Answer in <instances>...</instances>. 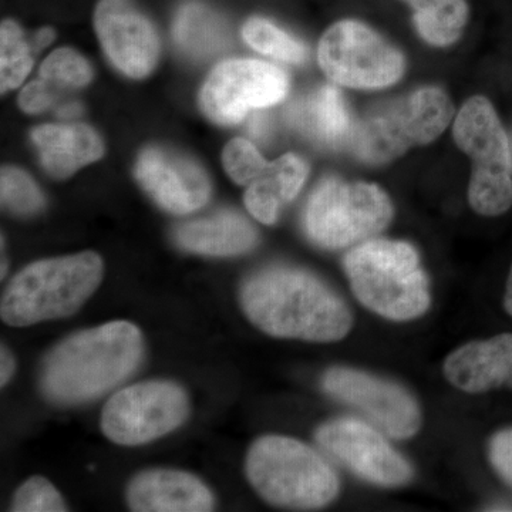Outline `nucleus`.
Instances as JSON below:
<instances>
[{
  "label": "nucleus",
  "instance_id": "f257e3e1",
  "mask_svg": "<svg viewBox=\"0 0 512 512\" xmlns=\"http://www.w3.org/2000/svg\"><path fill=\"white\" fill-rule=\"evenodd\" d=\"M239 302L249 322L272 338L333 343L353 326L352 311L338 293L311 272L289 266L249 276Z\"/></svg>",
  "mask_w": 512,
  "mask_h": 512
},
{
  "label": "nucleus",
  "instance_id": "f03ea898",
  "mask_svg": "<svg viewBox=\"0 0 512 512\" xmlns=\"http://www.w3.org/2000/svg\"><path fill=\"white\" fill-rule=\"evenodd\" d=\"M143 356V333L126 320L74 333L43 363V396L62 406L90 402L133 375Z\"/></svg>",
  "mask_w": 512,
  "mask_h": 512
},
{
  "label": "nucleus",
  "instance_id": "7ed1b4c3",
  "mask_svg": "<svg viewBox=\"0 0 512 512\" xmlns=\"http://www.w3.org/2000/svg\"><path fill=\"white\" fill-rule=\"evenodd\" d=\"M350 289L370 312L393 322H410L430 309V281L409 242L370 239L343 261Z\"/></svg>",
  "mask_w": 512,
  "mask_h": 512
},
{
  "label": "nucleus",
  "instance_id": "20e7f679",
  "mask_svg": "<svg viewBox=\"0 0 512 512\" xmlns=\"http://www.w3.org/2000/svg\"><path fill=\"white\" fill-rule=\"evenodd\" d=\"M245 474L266 503L289 510H319L335 501L340 491L338 474L322 454L278 434L251 444Z\"/></svg>",
  "mask_w": 512,
  "mask_h": 512
},
{
  "label": "nucleus",
  "instance_id": "39448f33",
  "mask_svg": "<svg viewBox=\"0 0 512 512\" xmlns=\"http://www.w3.org/2000/svg\"><path fill=\"white\" fill-rule=\"evenodd\" d=\"M103 275L96 252L33 262L6 286L0 316L15 328L66 318L89 301Z\"/></svg>",
  "mask_w": 512,
  "mask_h": 512
},
{
  "label": "nucleus",
  "instance_id": "423d86ee",
  "mask_svg": "<svg viewBox=\"0 0 512 512\" xmlns=\"http://www.w3.org/2000/svg\"><path fill=\"white\" fill-rule=\"evenodd\" d=\"M453 116V103L443 90L423 87L370 111L353 124L346 144L367 164L389 163L436 140Z\"/></svg>",
  "mask_w": 512,
  "mask_h": 512
},
{
  "label": "nucleus",
  "instance_id": "0eeeda50",
  "mask_svg": "<svg viewBox=\"0 0 512 512\" xmlns=\"http://www.w3.org/2000/svg\"><path fill=\"white\" fill-rule=\"evenodd\" d=\"M453 136L471 158L468 202L483 217H500L512 207V146L493 104L474 96L458 111Z\"/></svg>",
  "mask_w": 512,
  "mask_h": 512
},
{
  "label": "nucleus",
  "instance_id": "6e6552de",
  "mask_svg": "<svg viewBox=\"0 0 512 512\" xmlns=\"http://www.w3.org/2000/svg\"><path fill=\"white\" fill-rule=\"evenodd\" d=\"M392 220V201L376 184L328 178L312 192L303 224L319 247L342 249L375 237Z\"/></svg>",
  "mask_w": 512,
  "mask_h": 512
},
{
  "label": "nucleus",
  "instance_id": "1a4fd4ad",
  "mask_svg": "<svg viewBox=\"0 0 512 512\" xmlns=\"http://www.w3.org/2000/svg\"><path fill=\"white\" fill-rule=\"evenodd\" d=\"M190 416V399L180 384L165 380L131 384L104 406V436L124 447L143 446L178 429Z\"/></svg>",
  "mask_w": 512,
  "mask_h": 512
},
{
  "label": "nucleus",
  "instance_id": "9d476101",
  "mask_svg": "<svg viewBox=\"0 0 512 512\" xmlns=\"http://www.w3.org/2000/svg\"><path fill=\"white\" fill-rule=\"evenodd\" d=\"M318 59L330 82L352 89H383L399 82L404 57L375 30L356 20H342L326 30Z\"/></svg>",
  "mask_w": 512,
  "mask_h": 512
},
{
  "label": "nucleus",
  "instance_id": "9b49d317",
  "mask_svg": "<svg viewBox=\"0 0 512 512\" xmlns=\"http://www.w3.org/2000/svg\"><path fill=\"white\" fill-rule=\"evenodd\" d=\"M289 79L284 70L252 59L218 64L201 90V109L212 121L231 126L251 110L265 109L285 99Z\"/></svg>",
  "mask_w": 512,
  "mask_h": 512
},
{
  "label": "nucleus",
  "instance_id": "f8f14e48",
  "mask_svg": "<svg viewBox=\"0 0 512 512\" xmlns=\"http://www.w3.org/2000/svg\"><path fill=\"white\" fill-rule=\"evenodd\" d=\"M322 387L332 399L365 414L392 439H412L423 424L417 400L400 384L353 367H332Z\"/></svg>",
  "mask_w": 512,
  "mask_h": 512
},
{
  "label": "nucleus",
  "instance_id": "ddd939ff",
  "mask_svg": "<svg viewBox=\"0 0 512 512\" xmlns=\"http://www.w3.org/2000/svg\"><path fill=\"white\" fill-rule=\"evenodd\" d=\"M316 443L353 474L379 487H402L413 480L412 464L383 436L382 430L357 419L322 424Z\"/></svg>",
  "mask_w": 512,
  "mask_h": 512
},
{
  "label": "nucleus",
  "instance_id": "4468645a",
  "mask_svg": "<svg viewBox=\"0 0 512 512\" xmlns=\"http://www.w3.org/2000/svg\"><path fill=\"white\" fill-rule=\"evenodd\" d=\"M94 26L104 52L121 72L143 79L154 69L160 52L157 32L131 0H100Z\"/></svg>",
  "mask_w": 512,
  "mask_h": 512
},
{
  "label": "nucleus",
  "instance_id": "2eb2a0df",
  "mask_svg": "<svg viewBox=\"0 0 512 512\" xmlns=\"http://www.w3.org/2000/svg\"><path fill=\"white\" fill-rule=\"evenodd\" d=\"M138 183L165 211L177 215L200 210L211 184L201 165L164 148H147L136 165Z\"/></svg>",
  "mask_w": 512,
  "mask_h": 512
},
{
  "label": "nucleus",
  "instance_id": "dca6fc26",
  "mask_svg": "<svg viewBox=\"0 0 512 512\" xmlns=\"http://www.w3.org/2000/svg\"><path fill=\"white\" fill-rule=\"evenodd\" d=\"M443 373L451 386L464 393L512 390V333L473 340L453 350L444 360Z\"/></svg>",
  "mask_w": 512,
  "mask_h": 512
},
{
  "label": "nucleus",
  "instance_id": "f3484780",
  "mask_svg": "<svg viewBox=\"0 0 512 512\" xmlns=\"http://www.w3.org/2000/svg\"><path fill=\"white\" fill-rule=\"evenodd\" d=\"M128 507L137 512H207L214 510L210 488L200 478L178 470H148L127 488Z\"/></svg>",
  "mask_w": 512,
  "mask_h": 512
},
{
  "label": "nucleus",
  "instance_id": "a211bd4d",
  "mask_svg": "<svg viewBox=\"0 0 512 512\" xmlns=\"http://www.w3.org/2000/svg\"><path fill=\"white\" fill-rule=\"evenodd\" d=\"M47 173L67 178L104 153L99 134L86 124H46L32 133Z\"/></svg>",
  "mask_w": 512,
  "mask_h": 512
},
{
  "label": "nucleus",
  "instance_id": "6ab92c4d",
  "mask_svg": "<svg viewBox=\"0 0 512 512\" xmlns=\"http://www.w3.org/2000/svg\"><path fill=\"white\" fill-rule=\"evenodd\" d=\"M175 241L194 254L235 256L256 247L258 232L237 212L222 211L210 218L181 225L175 231Z\"/></svg>",
  "mask_w": 512,
  "mask_h": 512
},
{
  "label": "nucleus",
  "instance_id": "aec40b11",
  "mask_svg": "<svg viewBox=\"0 0 512 512\" xmlns=\"http://www.w3.org/2000/svg\"><path fill=\"white\" fill-rule=\"evenodd\" d=\"M289 121L306 137L326 147L348 143L352 120L342 93L332 84L320 86L289 107Z\"/></svg>",
  "mask_w": 512,
  "mask_h": 512
},
{
  "label": "nucleus",
  "instance_id": "412c9836",
  "mask_svg": "<svg viewBox=\"0 0 512 512\" xmlns=\"http://www.w3.org/2000/svg\"><path fill=\"white\" fill-rule=\"evenodd\" d=\"M308 174V164L295 154H285L268 163L264 173L245 191L249 214L262 224H275L279 211L299 194Z\"/></svg>",
  "mask_w": 512,
  "mask_h": 512
},
{
  "label": "nucleus",
  "instance_id": "4be33fe9",
  "mask_svg": "<svg viewBox=\"0 0 512 512\" xmlns=\"http://www.w3.org/2000/svg\"><path fill=\"white\" fill-rule=\"evenodd\" d=\"M174 39L188 56L204 59L224 50L228 32L224 20L198 2H188L178 10Z\"/></svg>",
  "mask_w": 512,
  "mask_h": 512
},
{
  "label": "nucleus",
  "instance_id": "5701e85b",
  "mask_svg": "<svg viewBox=\"0 0 512 512\" xmlns=\"http://www.w3.org/2000/svg\"><path fill=\"white\" fill-rule=\"evenodd\" d=\"M414 10L420 36L433 46H450L460 39L468 20L466 0H406Z\"/></svg>",
  "mask_w": 512,
  "mask_h": 512
},
{
  "label": "nucleus",
  "instance_id": "b1692460",
  "mask_svg": "<svg viewBox=\"0 0 512 512\" xmlns=\"http://www.w3.org/2000/svg\"><path fill=\"white\" fill-rule=\"evenodd\" d=\"M33 66V50L15 22L2 23L0 33V79L2 92L16 89Z\"/></svg>",
  "mask_w": 512,
  "mask_h": 512
},
{
  "label": "nucleus",
  "instance_id": "393cba45",
  "mask_svg": "<svg viewBox=\"0 0 512 512\" xmlns=\"http://www.w3.org/2000/svg\"><path fill=\"white\" fill-rule=\"evenodd\" d=\"M245 42L262 55L274 57L286 63L305 62L306 47L293 39L284 30L276 28L274 23L262 18L249 19L242 30Z\"/></svg>",
  "mask_w": 512,
  "mask_h": 512
},
{
  "label": "nucleus",
  "instance_id": "a878e982",
  "mask_svg": "<svg viewBox=\"0 0 512 512\" xmlns=\"http://www.w3.org/2000/svg\"><path fill=\"white\" fill-rule=\"evenodd\" d=\"M93 70L89 62L72 49H57L40 67V79L56 87H84L90 83Z\"/></svg>",
  "mask_w": 512,
  "mask_h": 512
},
{
  "label": "nucleus",
  "instance_id": "bb28decb",
  "mask_svg": "<svg viewBox=\"0 0 512 512\" xmlns=\"http://www.w3.org/2000/svg\"><path fill=\"white\" fill-rule=\"evenodd\" d=\"M2 204L18 215H33L45 207V198L35 181L18 168L2 170Z\"/></svg>",
  "mask_w": 512,
  "mask_h": 512
},
{
  "label": "nucleus",
  "instance_id": "cd10ccee",
  "mask_svg": "<svg viewBox=\"0 0 512 512\" xmlns=\"http://www.w3.org/2000/svg\"><path fill=\"white\" fill-rule=\"evenodd\" d=\"M66 501L46 478L35 476L20 485L13 497L15 512H63L67 511Z\"/></svg>",
  "mask_w": 512,
  "mask_h": 512
},
{
  "label": "nucleus",
  "instance_id": "c85d7f7f",
  "mask_svg": "<svg viewBox=\"0 0 512 512\" xmlns=\"http://www.w3.org/2000/svg\"><path fill=\"white\" fill-rule=\"evenodd\" d=\"M225 170L239 185H249L264 173L268 161L261 156L254 144L245 138H235L224 150Z\"/></svg>",
  "mask_w": 512,
  "mask_h": 512
},
{
  "label": "nucleus",
  "instance_id": "c756f323",
  "mask_svg": "<svg viewBox=\"0 0 512 512\" xmlns=\"http://www.w3.org/2000/svg\"><path fill=\"white\" fill-rule=\"evenodd\" d=\"M488 457L497 476L512 487V427L497 431L491 437Z\"/></svg>",
  "mask_w": 512,
  "mask_h": 512
},
{
  "label": "nucleus",
  "instance_id": "7c9ffc66",
  "mask_svg": "<svg viewBox=\"0 0 512 512\" xmlns=\"http://www.w3.org/2000/svg\"><path fill=\"white\" fill-rule=\"evenodd\" d=\"M57 99L55 84L40 79L29 83L19 97L20 109L26 113H40L53 106Z\"/></svg>",
  "mask_w": 512,
  "mask_h": 512
},
{
  "label": "nucleus",
  "instance_id": "2f4dec72",
  "mask_svg": "<svg viewBox=\"0 0 512 512\" xmlns=\"http://www.w3.org/2000/svg\"><path fill=\"white\" fill-rule=\"evenodd\" d=\"M248 130L256 140H268L272 131L271 121L264 114H255L251 121H249Z\"/></svg>",
  "mask_w": 512,
  "mask_h": 512
},
{
  "label": "nucleus",
  "instance_id": "473e14b6",
  "mask_svg": "<svg viewBox=\"0 0 512 512\" xmlns=\"http://www.w3.org/2000/svg\"><path fill=\"white\" fill-rule=\"evenodd\" d=\"M16 372L15 357L6 346L0 349V384L5 387Z\"/></svg>",
  "mask_w": 512,
  "mask_h": 512
},
{
  "label": "nucleus",
  "instance_id": "72a5a7b5",
  "mask_svg": "<svg viewBox=\"0 0 512 512\" xmlns=\"http://www.w3.org/2000/svg\"><path fill=\"white\" fill-rule=\"evenodd\" d=\"M53 39H55V32H53L52 29L40 30V32L37 33V36L35 39L36 49H42V47H46L47 45H50V43L53 42Z\"/></svg>",
  "mask_w": 512,
  "mask_h": 512
},
{
  "label": "nucleus",
  "instance_id": "f704fd0d",
  "mask_svg": "<svg viewBox=\"0 0 512 512\" xmlns=\"http://www.w3.org/2000/svg\"><path fill=\"white\" fill-rule=\"evenodd\" d=\"M503 303L505 312L512 316V264L510 268V274H508L507 285H505Z\"/></svg>",
  "mask_w": 512,
  "mask_h": 512
},
{
  "label": "nucleus",
  "instance_id": "c9c22d12",
  "mask_svg": "<svg viewBox=\"0 0 512 512\" xmlns=\"http://www.w3.org/2000/svg\"><path fill=\"white\" fill-rule=\"evenodd\" d=\"M80 113H82V109H80V106L77 103H66L63 104V106H60L59 109L60 116L66 117V119L79 116Z\"/></svg>",
  "mask_w": 512,
  "mask_h": 512
},
{
  "label": "nucleus",
  "instance_id": "e433bc0d",
  "mask_svg": "<svg viewBox=\"0 0 512 512\" xmlns=\"http://www.w3.org/2000/svg\"><path fill=\"white\" fill-rule=\"evenodd\" d=\"M511 146H512V138H511Z\"/></svg>",
  "mask_w": 512,
  "mask_h": 512
}]
</instances>
